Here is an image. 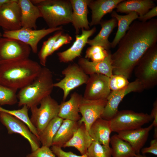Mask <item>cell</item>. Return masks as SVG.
I'll list each match as a JSON object with an SVG mask.
<instances>
[{
	"mask_svg": "<svg viewBox=\"0 0 157 157\" xmlns=\"http://www.w3.org/2000/svg\"><path fill=\"white\" fill-rule=\"evenodd\" d=\"M124 0H90L88 6L91 10L90 26L100 24L106 14L112 12L117 5Z\"/></svg>",
	"mask_w": 157,
	"mask_h": 157,
	"instance_id": "obj_20",
	"label": "cell"
},
{
	"mask_svg": "<svg viewBox=\"0 0 157 157\" xmlns=\"http://www.w3.org/2000/svg\"><path fill=\"white\" fill-rule=\"evenodd\" d=\"M39 108L35 106L31 108L30 121L36 129L38 135L48 123L58 116L60 104L54 99L49 96L40 102Z\"/></svg>",
	"mask_w": 157,
	"mask_h": 157,
	"instance_id": "obj_6",
	"label": "cell"
},
{
	"mask_svg": "<svg viewBox=\"0 0 157 157\" xmlns=\"http://www.w3.org/2000/svg\"><path fill=\"white\" fill-rule=\"evenodd\" d=\"M2 33L0 32V38L2 37Z\"/></svg>",
	"mask_w": 157,
	"mask_h": 157,
	"instance_id": "obj_46",
	"label": "cell"
},
{
	"mask_svg": "<svg viewBox=\"0 0 157 157\" xmlns=\"http://www.w3.org/2000/svg\"><path fill=\"white\" fill-rule=\"evenodd\" d=\"M157 15V6H155L148 11L141 17H139V21L145 22L148 20L151 19L152 18Z\"/></svg>",
	"mask_w": 157,
	"mask_h": 157,
	"instance_id": "obj_41",
	"label": "cell"
},
{
	"mask_svg": "<svg viewBox=\"0 0 157 157\" xmlns=\"http://www.w3.org/2000/svg\"><path fill=\"white\" fill-rule=\"evenodd\" d=\"M63 119L56 117L53 119L39 135L38 140L42 146L50 147L52 145L53 139Z\"/></svg>",
	"mask_w": 157,
	"mask_h": 157,
	"instance_id": "obj_30",
	"label": "cell"
},
{
	"mask_svg": "<svg viewBox=\"0 0 157 157\" xmlns=\"http://www.w3.org/2000/svg\"><path fill=\"white\" fill-rule=\"evenodd\" d=\"M110 52L103 60L99 62L90 61L85 58H80L78 64L87 75L101 74L109 77L113 75V67Z\"/></svg>",
	"mask_w": 157,
	"mask_h": 157,
	"instance_id": "obj_19",
	"label": "cell"
},
{
	"mask_svg": "<svg viewBox=\"0 0 157 157\" xmlns=\"http://www.w3.org/2000/svg\"><path fill=\"white\" fill-rule=\"evenodd\" d=\"M21 10V20L22 28L36 29V21L42 17L41 12L36 5L30 0H18Z\"/></svg>",
	"mask_w": 157,
	"mask_h": 157,
	"instance_id": "obj_21",
	"label": "cell"
},
{
	"mask_svg": "<svg viewBox=\"0 0 157 157\" xmlns=\"http://www.w3.org/2000/svg\"><path fill=\"white\" fill-rule=\"evenodd\" d=\"M109 81V77L103 74L90 75L86 84L83 98L89 100L107 99L111 92Z\"/></svg>",
	"mask_w": 157,
	"mask_h": 157,
	"instance_id": "obj_13",
	"label": "cell"
},
{
	"mask_svg": "<svg viewBox=\"0 0 157 157\" xmlns=\"http://www.w3.org/2000/svg\"><path fill=\"white\" fill-rule=\"evenodd\" d=\"M86 154L88 157H111L112 149L109 146L101 144L93 141Z\"/></svg>",
	"mask_w": 157,
	"mask_h": 157,
	"instance_id": "obj_33",
	"label": "cell"
},
{
	"mask_svg": "<svg viewBox=\"0 0 157 157\" xmlns=\"http://www.w3.org/2000/svg\"><path fill=\"white\" fill-rule=\"evenodd\" d=\"M112 132L110 120L100 117L92 125L89 133L93 141L101 144L109 146Z\"/></svg>",
	"mask_w": 157,
	"mask_h": 157,
	"instance_id": "obj_23",
	"label": "cell"
},
{
	"mask_svg": "<svg viewBox=\"0 0 157 157\" xmlns=\"http://www.w3.org/2000/svg\"><path fill=\"white\" fill-rule=\"evenodd\" d=\"M82 95L74 92L70 96V99L60 104L58 116L63 119L77 121L81 119L79 114L80 104L83 99Z\"/></svg>",
	"mask_w": 157,
	"mask_h": 157,
	"instance_id": "obj_22",
	"label": "cell"
},
{
	"mask_svg": "<svg viewBox=\"0 0 157 157\" xmlns=\"http://www.w3.org/2000/svg\"><path fill=\"white\" fill-rule=\"evenodd\" d=\"M42 67L29 58L0 65V84L17 90L31 83Z\"/></svg>",
	"mask_w": 157,
	"mask_h": 157,
	"instance_id": "obj_2",
	"label": "cell"
},
{
	"mask_svg": "<svg viewBox=\"0 0 157 157\" xmlns=\"http://www.w3.org/2000/svg\"><path fill=\"white\" fill-rule=\"evenodd\" d=\"M93 141L84 124L82 123L79 124L72 137L64 144L63 147H74L81 155H84L86 154L88 148Z\"/></svg>",
	"mask_w": 157,
	"mask_h": 157,
	"instance_id": "obj_24",
	"label": "cell"
},
{
	"mask_svg": "<svg viewBox=\"0 0 157 157\" xmlns=\"http://www.w3.org/2000/svg\"><path fill=\"white\" fill-rule=\"evenodd\" d=\"M63 33L62 30L56 31L52 36L43 42L38 56L40 64L44 67L46 65L47 58L51 55V52L55 42Z\"/></svg>",
	"mask_w": 157,
	"mask_h": 157,
	"instance_id": "obj_32",
	"label": "cell"
},
{
	"mask_svg": "<svg viewBox=\"0 0 157 157\" xmlns=\"http://www.w3.org/2000/svg\"><path fill=\"white\" fill-rule=\"evenodd\" d=\"M134 157H150L147 156L144 154H142V155L140 154H136Z\"/></svg>",
	"mask_w": 157,
	"mask_h": 157,
	"instance_id": "obj_45",
	"label": "cell"
},
{
	"mask_svg": "<svg viewBox=\"0 0 157 157\" xmlns=\"http://www.w3.org/2000/svg\"><path fill=\"white\" fill-rule=\"evenodd\" d=\"M110 143L113 157H134L136 154L131 146L117 134H115L110 138Z\"/></svg>",
	"mask_w": 157,
	"mask_h": 157,
	"instance_id": "obj_29",
	"label": "cell"
},
{
	"mask_svg": "<svg viewBox=\"0 0 157 157\" xmlns=\"http://www.w3.org/2000/svg\"><path fill=\"white\" fill-rule=\"evenodd\" d=\"M31 49L27 44L16 39L0 38V65L28 58Z\"/></svg>",
	"mask_w": 157,
	"mask_h": 157,
	"instance_id": "obj_8",
	"label": "cell"
},
{
	"mask_svg": "<svg viewBox=\"0 0 157 157\" xmlns=\"http://www.w3.org/2000/svg\"><path fill=\"white\" fill-rule=\"evenodd\" d=\"M51 149L57 157H88L86 154L78 155L71 151L66 152L62 148L52 145Z\"/></svg>",
	"mask_w": 157,
	"mask_h": 157,
	"instance_id": "obj_39",
	"label": "cell"
},
{
	"mask_svg": "<svg viewBox=\"0 0 157 157\" xmlns=\"http://www.w3.org/2000/svg\"><path fill=\"white\" fill-rule=\"evenodd\" d=\"M135 76L144 89L157 84V44L149 48L134 68Z\"/></svg>",
	"mask_w": 157,
	"mask_h": 157,
	"instance_id": "obj_5",
	"label": "cell"
},
{
	"mask_svg": "<svg viewBox=\"0 0 157 157\" xmlns=\"http://www.w3.org/2000/svg\"><path fill=\"white\" fill-rule=\"evenodd\" d=\"M79 124L78 121L63 119L53 139L52 145L63 147L72 137Z\"/></svg>",
	"mask_w": 157,
	"mask_h": 157,
	"instance_id": "obj_27",
	"label": "cell"
},
{
	"mask_svg": "<svg viewBox=\"0 0 157 157\" xmlns=\"http://www.w3.org/2000/svg\"><path fill=\"white\" fill-rule=\"evenodd\" d=\"M17 91L0 84V105H12L18 103Z\"/></svg>",
	"mask_w": 157,
	"mask_h": 157,
	"instance_id": "obj_34",
	"label": "cell"
},
{
	"mask_svg": "<svg viewBox=\"0 0 157 157\" xmlns=\"http://www.w3.org/2000/svg\"><path fill=\"white\" fill-rule=\"evenodd\" d=\"M155 6L152 0H124L117 5L116 12L127 14L134 12L141 17Z\"/></svg>",
	"mask_w": 157,
	"mask_h": 157,
	"instance_id": "obj_25",
	"label": "cell"
},
{
	"mask_svg": "<svg viewBox=\"0 0 157 157\" xmlns=\"http://www.w3.org/2000/svg\"><path fill=\"white\" fill-rule=\"evenodd\" d=\"M142 154L151 153L157 155V139L152 140L150 142V146L142 148L141 151Z\"/></svg>",
	"mask_w": 157,
	"mask_h": 157,
	"instance_id": "obj_40",
	"label": "cell"
},
{
	"mask_svg": "<svg viewBox=\"0 0 157 157\" xmlns=\"http://www.w3.org/2000/svg\"><path fill=\"white\" fill-rule=\"evenodd\" d=\"M36 6L49 28L72 23V9L69 0H42Z\"/></svg>",
	"mask_w": 157,
	"mask_h": 157,
	"instance_id": "obj_4",
	"label": "cell"
},
{
	"mask_svg": "<svg viewBox=\"0 0 157 157\" xmlns=\"http://www.w3.org/2000/svg\"><path fill=\"white\" fill-rule=\"evenodd\" d=\"M154 137V139H157V127H155Z\"/></svg>",
	"mask_w": 157,
	"mask_h": 157,
	"instance_id": "obj_44",
	"label": "cell"
},
{
	"mask_svg": "<svg viewBox=\"0 0 157 157\" xmlns=\"http://www.w3.org/2000/svg\"><path fill=\"white\" fill-rule=\"evenodd\" d=\"M96 31L95 27L88 30L82 29L81 34L76 35L75 40L69 48L64 51L57 53L60 62L68 63L80 56L83 49L87 44L88 38L92 35Z\"/></svg>",
	"mask_w": 157,
	"mask_h": 157,
	"instance_id": "obj_16",
	"label": "cell"
},
{
	"mask_svg": "<svg viewBox=\"0 0 157 157\" xmlns=\"http://www.w3.org/2000/svg\"><path fill=\"white\" fill-rule=\"evenodd\" d=\"M72 40V37L69 34L62 33L55 42L50 55L52 54L63 45L70 43Z\"/></svg>",
	"mask_w": 157,
	"mask_h": 157,
	"instance_id": "obj_38",
	"label": "cell"
},
{
	"mask_svg": "<svg viewBox=\"0 0 157 157\" xmlns=\"http://www.w3.org/2000/svg\"><path fill=\"white\" fill-rule=\"evenodd\" d=\"M54 83L51 71L45 67H42L34 80L17 94L18 106L26 105L29 108L37 106L43 99L50 95Z\"/></svg>",
	"mask_w": 157,
	"mask_h": 157,
	"instance_id": "obj_3",
	"label": "cell"
},
{
	"mask_svg": "<svg viewBox=\"0 0 157 157\" xmlns=\"http://www.w3.org/2000/svg\"><path fill=\"white\" fill-rule=\"evenodd\" d=\"M150 115L153 117L154 120L152 124L154 127H157V101H155Z\"/></svg>",
	"mask_w": 157,
	"mask_h": 157,
	"instance_id": "obj_42",
	"label": "cell"
},
{
	"mask_svg": "<svg viewBox=\"0 0 157 157\" xmlns=\"http://www.w3.org/2000/svg\"><path fill=\"white\" fill-rule=\"evenodd\" d=\"M151 124L145 128L119 132L117 135L128 142L133 147L136 154H140L141 149L146 143L151 130L153 127Z\"/></svg>",
	"mask_w": 157,
	"mask_h": 157,
	"instance_id": "obj_17",
	"label": "cell"
},
{
	"mask_svg": "<svg viewBox=\"0 0 157 157\" xmlns=\"http://www.w3.org/2000/svg\"><path fill=\"white\" fill-rule=\"evenodd\" d=\"M26 157H56L50 147L42 146L36 150L28 154Z\"/></svg>",
	"mask_w": 157,
	"mask_h": 157,
	"instance_id": "obj_37",
	"label": "cell"
},
{
	"mask_svg": "<svg viewBox=\"0 0 157 157\" xmlns=\"http://www.w3.org/2000/svg\"><path fill=\"white\" fill-rule=\"evenodd\" d=\"M107 101V99L89 100L83 98L79 108L82 116L78 122L80 124H84L88 133L92 124L101 117Z\"/></svg>",
	"mask_w": 157,
	"mask_h": 157,
	"instance_id": "obj_14",
	"label": "cell"
},
{
	"mask_svg": "<svg viewBox=\"0 0 157 157\" xmlns=\"http://www.w3.org/2000/svg\"><path fill=\"white\" fill-rule=\"evenodd\" d=\"M21 15L18 0H13L0 8V26L4 31L21 28Z\"/></svg>",
	"mask_w": 157,
	"mask_h": 157,
	"instance_id": "obj_15",
	"label": "cell"
},
{
	"mask_svg": "<svg viewBox=\"0 0 157 157\" xmlns=\"http://www.w3.org/2000/svg\"><path fill=\"white\" fill-rule=\"evenodd\" d=\"M63 30L62 26L55 28L39 30L21 28L13 31H4L3 37L19 40L29 45L33 52L38 51V45L40 41L47 35L55 31Z\"/></svg>",
	"mask_w": 157,
	"mask_h": 157,
	"instance_id": "obj_9",
	"label": "cell"
},
{
	"mask_svg": "<svg viewBox=\"0 0 157 157\" xmlns=\"http://www.w3.org/2000/svg\"><path fill=\"white\" fill-rule=\"evenodd\" d=\"M0 122L6 128L8 134H20L28 142L31 152L40 147V142L35 135L23 122L8 113L0 111Z\"/></svg>",
	"mask_w": 157,
	"mask_h": 157,
	"instance_id": "obj_11",
	"label": "cell"
},
{
	"mask_svg": "<svg viewBox=\"0 0 157 157\" xmlns=\"http://www.w3.org/2000/svg\"><path fill=\"white\" fill-rule=\"evenodd\" d=\"M129 83L128 79L122 75L113 74L109 77V87L112 91L122 90L126 87Z\"/></svg>",
	"mask_w": 157,
	"mask_h": 157,
	"instance_id": "obj_36",
	"label": "cell"
},
{
	"mask_svg": "<svg viewBox=\"0 0 157 157\" xmlns=\"http://www.w3.org/2000/svg\"><path fill=\"white\" fill-rule=\"evenodd\" d=\"M110 52L99 46H92L88 47L85 52V58L90 59L93 62L102 61L108 56Z\"/></svg>",
	"mask_w": 157,
	"mask_h": 157,
	"instance_id": "obj_35",
	"label": "cell"
},
{
	"mask_svg": "<svg viewBox=\"0 0 157 157\" xmlns=\"http://www.w3.org/2000/svg\"><path fill=\"white\" fill-rule=\"evenodd\" d=\"M153 119L152 116L147 113L124 110L118 111L110 123L112 132L118 133L141 128Z\"/></svg>",
	"mask_w": 157,
	"mask_h": 157,
	"instance_id": "obj_7",
	"label": "cell"
},
{
	"mask_svg": "<svg viewBox=\"0 0 157 157\" xmlns=\"http://www.w3.org/2000/svg\"><path fill=\"white\" fill-rule=\"evenodd\" d=\"M157 42L156 19L134 21L111 55L113 74L122 75L128 79L142 57Z\"/></svg>",
	"mask_w": 157,
	"mask_h": 157,
	"instance_id": "obj_1",
	"label": "cell"
},
{
	"mask_svg": "<svg viewBox=\"0 0 157 157\" xmlns=\"http://www.w3.org/2000/svg\"><path fill=\"white\" fill-rule=\"evenodd\" d=\"M144 89L142 83L136 79L122 90L112 91L107 99L106 104L101 117L106 120H110L118 112L119 104L126 94L132 92H141Z\"/></svg>",
	"mask_w": 157,
	"mask_h": 157,
	"instance_id": "obj_12",
	"label": "cell"
},
{
	"mask_svg": "<svg viewBox=\"0 0 157 157\" xmlns=\"http://www.w3.org/2000/svg\"><path fill=\"white\" fill-rule=\"evenodd\" d=\"M111 15L112 17L116 19L118 26L115 36L111 42V48H114L124 35L131 24L135 19H138L139 16L134 12L130 13L125 15H119L115 11L112 12Z\"/></svg>",
	"mask_w": 157,
	"mask_h": 157,
	"instance_id": "obj_28",
	"label": "cell"
},
{
	"mask_svg": "<svg viewBox=\"0 0 157 157\" xmlns=\"http://www.w3.org/2000/svg\"><path fill=\"white\" fill-rule=\"evenodd\" d=\"M62 73L65 77L59 82L54 83L53 86L63 90V100L65 101L71 90L83 84H86L89 76L76 63L68 65L62 71Z\"/></svg>",
	"mask_w": 157,
	"mask_h": 157,
	"instance_id": "obj_10",
	"label": "cell"
},
{
	"mask_svg": "<svg viewBox=\"0 0 157 157\" xmlns=\"http://www.w3.org/2000/svg\"><path fill=\"white\" fill-rule=\"evenodd\" d=\"M28 109L26 105L23 106L21 108L16 110H9L0 107V111L8 113L23 122L28 126L31 132L38 139V135L37 131L31 122L30 118L28 116Z\"/></svg>",
	"mask_w": 157,
	"mask_h": 157,
	"instance_id": "obj_31",
	"label": "cell"
},
{
	"mask_svg": "<svg viewBox=\"0 0 157 157\" xmlns=\"http://www.w3.org/2000/svg\"><path fill=\"white\" fill-rule=\"evenodd\" d=\"M72 9V23L76 35L80 30H90L88 18V4L90 0H69Z\"/></svg>",
	"mask_w": 157,
	"mask_h": 157,
	"instance_id": "obj_18",
	"label": "cell"
},
{
	"mask_svg": "<svg viewBox=\"0 0 157 157\" xmlns=\"http://www.w3.org/2000/svg\"><path fill=\"white\" fill-rule=\"evenodd\" d=\"M13 0H0V8L5 4L12 1Z\"/></svg>",
	"mask_w": 157,
	"mask_h": 157,
	"instance_id": "obj_43",
	"label": "cell"
},
{
	"mask_svg": "<svg viewBox=\"0 0 157 157\" xmlns=\"http://www.w3.org/2000/svg\"><path fill=\"white\" fill-rule=\"evenodd\" d=\"M117 21L115 18L101 21L100 23L101 28L98 34L92 39H88L87 44L91 46H99L109 50L111 42L108 38L113 29L117 26Z\"/></svg>",
	"mask_w": 157,
	"mask_h": 157,
	"instance_id": "obj_26",
	"label": "cell"
}]
</instances>
